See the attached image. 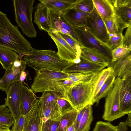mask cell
I'll return each mask as SVG.
<instances>
[{"mask_svg":"<svg viewBox=\"0 0 131 131\" xmlns=\"http://www.w3.org/2000/svg\"><path fill=\"white\" fill-rule=\"evenodd\" d=\"M69 78V73L41 69L36 73L34 80H65Z\"/></svg>","mask_w":131,"mask_h":131,"instance_id":"obj_25","label":"cell"},{"mask_svg":"<svg viewBox=\"0 0 131 131\" xmlns=\"http://www.w3.org/2000/svg\"><path fill=\"white\" fill-rule=\"evenodd\" d=\"M63 14L68 22L75 28L86 26V19L89 13L82 11L75 7Z\"/></svg>","mask_w":131,"mask_h":131,"instance_id":"obj_18","label":"cell"},{"mask_svg":"<svg viewBox=\"0 0 131 131\" xmlns=\"http://www.w3.org/2000/svg\"><path fill=\"white\" fill-rule=\"evenodd\" d=\"M81 0H41L39 1L48 9L62 13L76 6Z\"/></svg>","mask_w":131,"mask_h":131,"instance_id":"obj_19","label":"cell"},{"mask_svg":"<svg viewBox=\"0 0 131 131\" xmlns=\"http://www.w3.org/2000/svg\"><path fill=\"white\" fill-rule=\"evenodd\" d=\"M101 71L76 83L68 90L65 100L78 112L89 104L91 105Z\"/></svg>","mask_w":131,"mask_h":131,"instance_id":"obj_2","label":"cell"},{"mask_svg":"<svg viewBox=\"0 0 131 131\" xmlns=\"http://www.w3.org/2000/svg\"><path fill=\"white\" fill-rule=\"evenodd\" d=\"M109 35V38L105 43L112 50L123 45L122 33L112 34Z\"/></svg>","mask_w":131,"mask_h":131,"instance_id":"obj_34","label":"cell"},{"mask_svg":"<svg viewBox=\"0 0 131 131\" xmlns=\"http://www.w3.org/2000/svg\"><path fill=\"white\" fill-rule=\"evenodd\" d=\"M127 115L128 116L127 118L124 123L127 126L131 127V113L128 114Z\"/></svg>","mask_w":131,"mask_h":131,"instance_id":"obj_46","label":"cell"},{"mask_svg":"<svg viewBox=\"0 0 131 131\" xmlns=\"http://www.w3.org/2000/svg\"><path fill=\"white\" fill-rule=\"evenodd\" d=\"M74 123H73L68 128L66 131H75Z\"/></svg>","mask_w":131,"mask_h":131,"instance_id":"obj_50","label":"cell"},{"mask_svg":"<svg viewBox=\"0 0 131 131\" xmlns=\"http://www.w3.org/2000/svg\"><path fill=\"white\" fill-rule=\"evenodd\" d=\"M60 118L56 120L49 119L43 122L41 131H58Z\"/></svg>","mask_w":131,"mask_h":131,"instance_id":"obj_38","label":"cell"},{"mask_svg":"<svg viewBox=\"0 0 131 131\" xmlns=\"http://www.w3.org/2000/svg\"><path fill=\"white\" fill-rule=\"evenodd\" d=\"M9 128L6 125L0 124V131H10Z\"/></svg>","mask_w":131,"mask_h":131,"instance_id":"obj_48","label":"cell"},{"mask_svg":"<svg viewBox=\"0 0 131 131\" xmlns=\"http://www.w3.org/2000/svg\"><path fill=\"white\" fill-rule=\"evenodd\" d=\"M121 80L120 78L115 79L113 86L106 97L102 118L108 122L125 115L121 112L119 104V91Z\"/></svg>","mask_w":131,"mask_h":131,"instance_id":"obj_6","label":"cell"},{"mask_svg":"<svg viewBox=\"0 0 131 131\" xmlns=\"http://www.w3.org/2000/svg\"><path fill=\"white\" fill-rule=\"evenodd\" d=\"M21 60H18L14 61L13 64V66L16 67H19L21 66Z\"/></svg>","mask_w":131,"mask_h":131,"instance_id":"obj_49","label":"cell"},{"mask_svg":"<svg viewBox=\"0 0 131 131\" xmlns=\"http://www.w3.org/2000/svg\"><path fill=\"white\" fill-rule=\"evenodd\" d=\"M34 21L40 30L48 33L52 31L49 16V10L40 2L38 5L35 12Z\"/></svg>","mask_w":131,"mask_h":131,"instance_id":"obj_16","label":"cell"},{"mask_svg":"<svg viewBox=\"0 0 131 131\" xmlns=\"http://www.w3.org/2000/svg\"><path fill=\"white\" fill-rule=\"evenodd\" d=\"M117 126H115L110 122H97L93 131H117Z\"/></svg>","mask_w":131,"mask_h":131,"instance_id":"obj_37","label":"cell"},{"mask_svg":"<svg viewBox=\"0 0 131 131\" xmlns=\"http://www.w3.org/2000/svg\"><path fill=\"white\" fill-rule=\"evenodd\" d=\"M107 67L92 62L81 54L80 61L76 63H71L63 72L68 73L87 72L93 73H99Z\"/></svg>","mask_w":131,"mask_h":131,"instance_id":"obj_13","label":"cell"},{"mask_svg":"<svg viewBox=\"0 0 131 131\" xmlns=\"http://www.w3.org/2000/svg\"><path fill=\"white\" fill-rule=\"evenodd\" d=\"M131 25L126 29L125 35L123 36V45L131 49Z\"/></svg>","mask_w":131,"mask_h":131,"instance_id":"obj_43","label":"cell"},{"mask_svg":"<svg viewBox=\"0 0 131 131\" xmlns=\"http://www.w3.org/2000/svg\"><path fill=\"white\" fill-rule=\"evenodd\" d=\"M127 126L124 122H120L117 126V131H127Z\"/></svg>","mask_w":131,"mask_h":131,"instance_id":"obj_45","label":"cell"},{"mask_svg":"<svg viewBox=\"0 0 131 131\" xmlns=\"http://www.w3.org/2000/svg\"><path fill=\"white\" fill-rule=\"evenodd\" d=\"M57 31L60 36L80 56L81 54V46L80 42L71 36Z\"/></svg>","mask_w":131,"mask_h":131,"instance_id":"obj_36","label":"cell"},{"mask_svg":"<svg viewBox=\"0 0 131 131\" xmlns=\"http://www.w3.org/2000/svg\"><path fill=\"white\" fill-rule=\"evenodd\" d=\"M76 7L82 11L89 13L94 7L93 0H81Z\"/></svg>","mask_w":131,"mask_h":131,"instance_id":"obj_39","label":"cell"},{"mask_svg":"<svg viewBox=\"0 0 131 131\" xmlns=\"http://www.w3.org/2000/svg\"><path fill=\"white\" fill-rule=\"evenodd\" d=\"M86 26L99 40L105 43L107 41L109 35L104 21L95 7L87 17Z\"/></svg>","mask_w":131,"mask_h":131,"instance_id":"obj_10","label":"cell"},{"mask_svg":"<svg viewBox=\"0 0 131 131\" xmlns=\"http://www.w3.org/2000/svg\"><path fill=\"white\" fill-rule=\"evenodd\" d=\"M81 54L85 58L94 62L109 66L110 63L107 62L100 54L91 49L81 46Z\"/></svg>","mask_w":131,"mask_h":131,"instance_id":"obj_27","label":"cell"},{"mask_svg":"<svg viewBox=\"0 0 131 131\" xmlns=\"http://www.w3.org/2000/svg\"><path fill=\"white\" fill-rule=\"evenodd\" d=\"M15 21L24 34L28 37H36L37 32L34 25L32 14L34 0H14L13 1Z\"/></svg>","mask_w":131,"mask_h":131,"instance_id":"obj_4","label":"cell"},{"mask_svg":"<svg viewBox=\"0 0 131 131\" xmlns=\"http://www.w3.org/2000/svg\"><path fill=\"white\" fill-rule=\"evenodd\" d=\"M43 104L40 98L32 103L28 113L24 115L23 131H41L43 123Z\"/></svg>","mask_w":131,"mask_h":131,"instance_id":"obj_8","label":"cell"},{"mask_svg":"<svg viewBox=\"0 0 131 131\" xmlns=\"http://www.w3.org/2000/svg\"><path fill=\"white\" fill-rule=\"evenodd\" d=\"M119 98L122 112L125 115L131 113V76L121 78Z\"/></svg>","mask_w":131,"mask_h":131,"instance_id":"obj_14","label":"cell"},{"mask_svg":"<svg viewBox=\"0 0 131 131\" xmlns=\"http://www.w3.org/2000/svg\"><path fill=\"white\" fill-rule=\"evenodd\" d=\"M23 59L35 72L41 69L63 72L71 63L61 59L55 51L52 49H33L30 53L24 56Z\"/></svg>","mask_w":131,"mask_h":131,"instance_id":"obj_3","label":"cell"},{"mask_svg":"<svg viewBox=\"0 0 131 131\" xmlns=\"http://www.w3.org/2000/svg\"><path fill=\"white\" fill-rule=\"evenodd\" d=\"M49 10L52 30H55L63 34L69 35L79 42L74 28L65 19L63 13L59 11Z\"/></svg>","mask_w":131,"mask_h":131,"instance_id":"obj_12","label":"cell"},{"mask_svg":"<svg viewBox=\"0 0 131 131\" xmlns=\"http://www.w3.org/2000/svg\"><path fill=\"white\" fill-rule=\"evenodd\" d=\"M94 74L87 72L69 73V78L76 83L92 76Z\"/></svg>","mask_w":131,"mask_h":131,"instance_id":"obj_41","label":"cell"},{"mask_svg":"<svg viewBox=\"0 0 131 131\" xmlns=\"http://www.w3.org/2000/svg\"><path fill=\"white\" fill-rule=\"evenodd\" d=\"M90 104L86 106V109L75 131H89L93 118V111Z\"/></svg>","mask_w":131,"mask_h":131,"instance_id":"obj_29","label":"cell"},{"mask_svg":"<svg viewBox=\"0 0 131 131\" xmlns=\"http://www.w3.org/2000/svg\"><path fill=\"white\" fill-rule=\"evenodd\" d=\"M55 43L57 54L62 60L69 63H76L80 61V56L55 30L48 33Z\"/></svg>","mask_w":131,"mask_h":131,"instance_id":"obj_9","label":"cell"},{"mask_svg":"<svg viewBox=\"0 0 131 131\" xmlns=\"http://www.w3.org/2000/svg\"><path fill=\"white\" fill-rule=\"evenodd\" d=\"M131 49L123 45L113 50L111 52L112 59L111 62H114L124 57L130 53Z\"/></svg>","mask_w":131,"mask_h":131,"instance_id":"obj_32","label":"cell"},{"mask_svg":"<svg viewBox=\"0 0 131 131\" xmlns=\"http://www.w3.org/2000/svg\"><path fill=\"white\" fill-rule=\"evenodd\" d=\"M109 66L112 67L113 74L115 78L125 79L131 76V54L114 62H111Z\"/></svg>","mask_w":131,"mask_h":131,"instance_id":"obj_17","label":"cell"},{"mask_svg":"<svg viewBox=\"0 0 131 131\" xmlns=\"http://www.w3.org/2000/svg\"><path fill=\"white\" fill-rule=\"evenodd\" d=\"M113 70L112 68L110 66L101 71L99 78L95 89L93 98L99 91L108 77L110 75L113 74Z\"/></svg>","mask_w":131,"mask_h":131,"instance_id":"obj_33","label":"cell"},{"mask_svg":"<svg viewBox=\"0 0 131 131\" xmlns=\"http://www.w3.org/2000/svg\"><path fill=\"white\" fill-rule=\"evenodd\" d=\"M23 84L20 81H16L10 85L6 93L7 97L4 104L9 109L14 120L20 115V105Z\"/></svg>","mask_w":131,"mask_h":131,"instance_id":"obj_11","label":"cell"},{"mask_svg":"<svg viewBox=\"0 0 131 131\" xmlns=\"http://www.w3.org/2000/svg\"><path fill=\"white\" fill-rule=\"evenodd\" d=\"M21 66L18 67L13 66L5 71V73L0 79V90L6 93L10 85L14 83L20 81V76L22 71H25L27 65L23 59Z\"/></svg>","mask_w":131,"mask_h":131,"instance_id":"obj_15","label":"cell"},{"mask_svg":"<svg viewBox=\"0 0 131 131\" xmlns=\"http://www.w3.org/2000/svg\"><path fill=\"white\" fill-rule=\"evenodd\" d=\"M14 119L11 112L5 104L0 105V124L9 127L14 124Z\"/></svg>","mask_w":131,"mask_h":131,"instance_id":"obj_31","label":"cell"},{"mask_svg":"<svg viewBox=\"0 0 131 131\" xmlns=\"http://www.w3.org/2000/svg\"><path fill=\"white\" fill-rule=\"evenodd\" d=\"M42 93L40 98L42 101L43 107L57 101L58 97L61 95L57 92L52 91H47Z\"/></svg>","mask_w":131,"mask_h":131,"instance_id":"obj_35","label":"cell"},{"mask_svg":"<svg viewBox=\"0 0 131 131\" xmlns=\"http://www.w3.org/2000/svg\"><path fill=\"white\" fill-rule=\"evenodd\" d=\"M19 57L17 53L13 50L0 47V63L5 70L12 68L14 61L19 60Z\"/></svg>","mask_w":131,"mask_h":131,"instance_id":"obj_24","label":"cell"},{"mask_svg":"<svg viewBox=\"0 0 131 131\" xmlns=\"http://www.w3.org/2000/svg\"><path fill=\"white\" fill-rule=\"evenodd\" d=\"M0 47L11 49L24 56L30 54L33 48L13 25L6 14L0 10Z\"/></svg>","mask_w":131,"mask_h":131,"instance_id":"obj_1","label":"cell"},{"mask_svg":"<svg viewBox=\"0 0 131 131\" xmlns=\"http://www.w3.org/2000/svg\"><path fill=\"white\" fill-rule=\"evenodd\" d=\"M95 8L103 21L115 13L111 0H93Z\"/></svg>","mask_w":131,"mask_h":131,"instance_id":"obj_23","label":"cell"},{"mask_svg":"<svg viewBox=\"0 0 131 131\" xmlns=\"http://www.w3.org/2000/svg\"><path fill=\"white\" fill-rule=\"evenodd\" d=\"M111 1L115 13L125 23L131 24V0Z\"/></svg>","mask_w":131,"mask_h":131,"instance_id":"obj_20","label":"cell"},{"mask_svg":"<svg viewBox=\"0 0 131 131\" xmlns=\"http://www.w3.org/2000/svg\"><path fill=\"white\" fill-rule=\"evenodd\" d=\"M86 106L81 109L78 112L76 119L74 123L75 131L78 127L80 121L86 109Z\"/></svg>","mask_w":131,"mask_h":131,"instance_id":"obj_44","label":"cell"},{"mask_svg":"<svg viewBox=\"0 0 131 131\" xmlns=\"http://www.w3.org/2000/svg\"><path fill=\"white\" fill-rule=\"evenodd\" d=\"M24 116L20 115L14 120V125L10 131H23L24 124Z\"/></svg>","mask_w":131,"mask_h":131,"instance_id":"obj_42","label":"cell"},{"mask_svg":"<svg viewBox=\"0 0 131 131\" xmlns=\"http://www.w3.org/2000/svg\"><path fill=\"white\" fill-rule=\"evenodd\" d=\"M75 83L69 78L65 80H34L31 89L34 93L55 92L61 94L65 99L69 88Z\"/></svg>","mask_w":131,"mask_h":131,"instance_id":"obj_7","label":"cell"},{"mask_svg":"<svg viewBox=\"0 0 131 131\" xmlns=\"http://www.w3.org/2000/svg\"><path fill=\"white\" fill-rule=\"evenodd\" d=\"M81 46L91 49L101 55L108 62H111L112 50L95 36L86 27H75Z\"/></svg>","mask_w":131,"mask_h":131,"instance_id":"obj_5","label":"cell"},{"mask_svg":"<svg viewBox=\"0 0 131 131\" xmlns=\"http://www.w3.org/2000/svg\"><path fill=\"white\" fill-rule=\"evenodd\" d=\"M27 77V73L24 71H21L20 76V81L23 82Z\"/></svg>","mask_w":131,"mask_h":131,"instance_id":"obj_47","label":"cell"},{"mask_svg":"<svg viewBox=\"0 0 131 131\" xmlns=\"http://www.w3.org/2000/svg\"><path fill=\"white\" fill-rule=\"evenodd\" d=\"M115 79L113 74L108 77L99 91L93 98L91 104L92 106L95 103L98 105L101 99L106 96L113 86Z\"/></svg>","mask_w":131,"mask_h":131,"instance_id":"obj_28","label":"cell"},{"mask_svg":"<svg viewBox=\"0 0 131 131\" xmlns=\"http://www.w3.org/2000/svg\"><path fill=\"white\" fill-rule=\"evenodd\" d=\"M103 21L109 35L122 33L123 30L131 25L125 23L115 13Z\"/></svg>","mask_w":131,"mask_h":131,"instance_id":"obj_21","label":"cell"},{"mask_svg":"<svg viewBox=\"0 0 131 131\" xmlns=\"http://www.w3.org/2000/svg\"><path fill=\"white\" fill-rule=\"evenodd\" d=\"M36 99L32 90L23 84L20 105V115L24 116L27 114L30 111L32 103Z\"/></svg>","mask_w":131,"mask_h":131,"instance_id":"obj_22","label":"cell"},{"mask_svg":"<svg viewBox=\"0 0 131 131\" xmlns=\"http://www.w3.org/2000/svg\"><path fill=\"white\" fill-rule=\"evenodd\" d=\"M74 109L62 114L58 128V131H66L68 128L74 123L78 113Z\"/></svg>","mask_w":131,"mask_h":131,"instance_id":"obj_30","label":"cell"},{"mask_svg":"<svg viewBox=\"0 0 131 131\" xmlns=\"http://www.w3.org/2000/svg\"><path fill=\"white\" fill-rule=\"evenodd\" d=\"M43 122L48 119L57 120L60 119L62 114L57 101L43 107Z\"/></svg>","mask_w":131,"mask_h":131,"instance_id":"obj_26","label":"cell"},{"mask_svg":"<svg viewBox=\"0 0 131 131\" xmlns=\"http://www.w3.org/2000/svg\"><path fill=\"white\" fill-rule=\"evenodd\" d=\"M61 95L57 98V102L61 111L62 115L71 111L73 108L70 103L66 100L63 99Z\"/></svg>","mask_w":131,"mask_h":131,"instance_id":"obj_40","label":"cell"}]
</instances>
